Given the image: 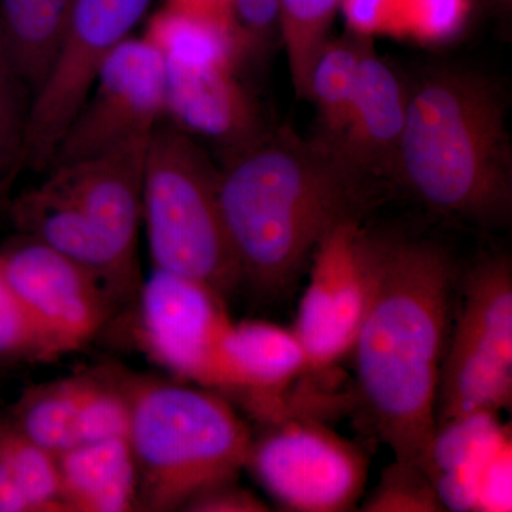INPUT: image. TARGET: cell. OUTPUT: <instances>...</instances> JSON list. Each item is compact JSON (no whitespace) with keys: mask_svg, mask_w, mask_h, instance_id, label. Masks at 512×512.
Returning a JSON list of instances; mask_svg holds the SVG:
<instances>
[{"mask_svg":"<svg viewBox=\"0 0 512 512\" xmlns=\"http://www.w3.org/2000/svg\"><path fill=\"white\" fill-rule=\"evenodd\" d=\"M225 158L218 175L222 220L241 281L264 295L295 284L323 238L345 222L365 220L389 185L335 143L289 128H269Z\"/></svg>","mask_w":512,"mask_h":512,"instance_id":"cell-1","label":"cell"},{"mask_svg":"<svg viewBox=\"0 0 512 512\" xmlns=\"http://www.w3.org/2000/svg\"><path fill=\"white\" fill-rule=\"evenodd\" d=\"M372 291L350 353L357 392L394 460L426 467L458 271L431 239L367 229Z\"/></svg>","mask_w":512,"mask_h":512,"instance_id":"cell-2","label":"cell"},{"mask_svg":"<svg viewBox=\"0 0 512 512\" xmlns=\"http://www.w3.org/2000/svg\"><path fill=\"white\" fill-rule=\"evenodd\" d=\"M409 86L392 180L447 220L481 229L512 218V141L503 86L460 66L427 69Z\"/></svg>","mask_w":512,"mask_h":512,"instance_id":"cell-3","label":"cell"},{"mask_svg":"<svg viewBox=\"0 0 512 512\" xmlns=\"http://www.w3.org/2000/svg\"><path fill=\"white\" fill-rule=\"evenodd\" d=\"M128 403L127 440L147 510L184 508L201 491L235 480L247 464L251 433L218 394L154 383L138 387Z\"/></svg>","mask_w":512,"mask_h":512,"instance_id":"cell-4","label":"cell"},{"mask_svg":"<svg viewBox=\"0 0 512 512\" xmlns=\"http://www.w3.org/2000/svg\"><path fill=\"white\" fill-rule=\"evenodd\" d=\"M218 175L190 134L158 121L148 141L141 207L154 269L224 298L241 272L222 220Z\"/></svg>","mask_w":512,"mask_h":512,"instance_id":"cell-5","label":"cell"},{"mask_svg":"<svg viewBox=\"0 0 512 512\" xmlns=\"http://www.w3.org/2000/svg\"><path fill=\"white\" fill-rule=\"evenodd\" d=\"M451 339L441 360L436 426L512 404V262L485 255L464 275Z\"/></svg>","mask_w":512,"mask_h":512,"instance_id":"cell-6","label":"cell"},{"mask_svg":"<svg viewBox=\"0 0 512 512\" xmlns=\"http://www.w3.org/2000/svg\"><path fill=\"white\" fill-rule=\"evenodd\" d=\"M151 0H74L45 82L30 103L23 170L47 171L101 64L146 15Z\"/></svg>","mask_w":512,"mask_h":512,"instance_id":"cell-7","label":"cell"},{"mask_svg":"<svg viewBox=\"0 0 512 512\" xmlns=\"http://www.w3.org/2000/svg\"><path fill=\"white\" fill-rule=\"evenodd\" d=\"M276 503L289 511H352L365 491L363 451L315 420L276 416L252 439L247 464Z\"/></svg>","mask_w":512,"mask_h":512,"instance_id":"cell-8","label":"cell"},{"mask_svg":"<svg viewBox=\"0 0 512 512\" xmlns=\"http://www.w3.org/2000/svg\"><path fill=\"white\" fill-rule=\"evenodd\" d=\"M164 103L163 53L146 37H127L101 64L92 92L67 128L49 170L151 134L164 119Z\"/></svg>","mask_w":512,"mask_h":512,"instance_id":"cell-9","label":"cell"},{"mask_svg":"<svg viewBox=\"0 0 512 512\" xmlns=\"http://www.w3.org/2000/svg\"><path fill=\"white\" fill-rule=\"evenodd\" d=\"M362 222L333 229L312 256L311 278L293 326L309 370L328 369L349 355L365 318L372 268Z\"/></svg>","mask_w":512,"mask_h":512,"instance_id":"cell-10","label":"cell"},{"mask_svg":"<svg viewBox=\"0 0 512 512\" xmlns=\"http://www.w3.org/2000/svg\"><path fill=\"white\" fill-rule=\"evenodd\" d=\"M220 295L154 269L141 291V332L154 359L175 375L222 389V340L231 325Z\"/></svg>","mask_w":512,"mask_h":512,"instance_id":"cell-11","label":"cell"},{"mask_svg":"<svg viewBox=\"0 0 512 512\" xmlns=\"http://www.w3.org/2000/svg\"><path fill=\"white\" fill-rule=\"evenodd\" d=\"M0 275L57 353L93 338L109 315L111 296L103 285L37 239L0 256Z\"/></svg>","mask_w":512,"mask_h":512,"instance_id":"cell-12","label":"cell"},{"mask_svg":"<svg viewBox=\"0 0 512 512\" xmlns=\"http://www.w3.org/2000/svg\"><path fill=\"white\" fill-rule=\"evenodd\" d=\"M426 468L446 511L512 510L511 429L497 413L437 424Z\"/></svg>","mask_w":512,"mask_h":512,"instance_id":"cell-13","label":"cell"},{"mask_svg":"<svg viewBox=\"0 0 512 512\" xmlns=\"http://www.w3.org/2000/svg\"><path fill=\"white\" fill-rule=\"evenodd\" d=\"M150 136L130 138L97 156L50 168L49 177L40 185L57 200L82 212L109 239L117 254L133 266Z\"/></svg>","mask_w":512,"mask_h":512,"instance_id":"cell-14","label":"cell"},{"mask_svg":"<svg viewBox=\"0 0 512 512\" xmlns=\"http://www.w3.org/2000/svg\"><path fill=\"white\" fill-rule=\"evenodd\" d=\"M235 70L165 59L164 117L185 133L214 141L225 157L251 146L269 130Z\"/></svg>","mask_w":512,"mask_h":512,"instance_id":"cell-15","label":"cell"},{"mask_svg":"<svg viewBox=\"0 0 512 512\" xmlns=\"http://www.w3.org/2000/svg\"><path fill=\"white\" fill-rule=\"evenodd\" d=\"M409 86L370 43L360 60L352 106L336 146L367 173L392 180L407 116Z\"/></svg>","mask_w":512,"mask_h":512,"instance_id":"cell-16","label":"cell"},{"mask_svg":"<svg viewBox=\"0 0 512 512\" xmlns=\"http://www.w3.org/2000/svg\"><path fill=\"white\" fill-rule=\"evenodd\" d=\"M15 218L33 239L86 269L110 296H117L133 285L136 266L127 264L82 212L57 200L42 187L16 202Z\"/></svg>","mask_w":512,"mask_h":512,"instance_id":"cell-17","label":"cell"},{"mask_svg":"<svg viewBox=\"0 0 512 512\" xmlns=\"http://www.w3.org/2000/svg\"><path fill=\"white\" fill-rule=\"evenodd\" d=\"M309 370L295 330L262 322H231L222 340V389L274 400Z\"/></svg>","mask_w":512,"mask_h":512,"instance_id":"cell-18","label":"cell"},{"mask_svg":"<svg viewBox=\"0 0 512 512\" xmlns=\"http://www.w3.org/2000/svg\"><path fill=\"white\" fill-rule=\"evenodd\" d=\"M63 510L123 512L137 498V467L127 439L79 444L56 457Z\"/></svg>","mask_w":512,"mask_h":512,"instance_id":"cell-19","label":"cell"},{"mask_svg":"<svg viewBox=\"0 0 512 512\" xmlns=\"http://www.w3.org/2000/svg\"><path fill=\"white\" fill-rule=\"evenodd\" d=\"M74 0H0V35L35 96L62 43Z\"/></svg>","mask_w":512,"mask_h":512,"instance_id":"cell-20","label":"cell"},{"mask_svg":"<svg viewBox=\"0 0 512 512\" xmlns=\"http://www.w3.org/2000/svg\"><path fill=\"white\" fill-rule=\"evenodd\" d=\"M370 43V37L353 32L338 39L330 37L313 64L306 99L315 106L319 124L316 134L330 143H338L345 130L360 60Z\"/></svg>","mask_w":512,"mask_h":512,"instance_id":"cell-21","label":"cell"},{"mask_svg":"<svg viewBox=\"0 0 512 512\" xmlns=\"http://www.w3.org/2000/svg\"><path fill=\"white\" fill-rule=\"evenodd\" d=\"M146 39L165 59L197 64H222L237 69L242 60L237 33L228 26L185 15L167 5L148 23Z\"/></svg>","mask_w":512,"mask_h":512,"instance_id":"cell-22","label":"cell"},{"mask_svg":"<svg viewBox=\"0 0 512 512\" xmlns=\"http://www.w3.org/2000/svg\"><path fill=\"white\" fill-rule=\"evenodd\" d=\"M340 0H278L279 35L284 42L296 96L306 99L309 74L330 39Z\"/></svg>","mask_w":512,"mask_h":512,"instance_id":"cell-23","label":"cell"},{"mask_svg":"<svg viewBox=\"0 0 512 512\" xmlns=\"http://www.w3.org/2000/svg\"><path fill=\"white\" fill-rule=\"evenodd\" d=\"M16 429L55 457L79 446V380L33 394L23 406Z\"/></svg>","mask_w":512,"mask_h":512,"instance_id":"cell-24","label":"cell"},{"mask_svg":"<svg viewBox=\"0 0 512 512\" xmlns=\"http://www.w3.org/2000/svg\"><path fill=\"white\" fill-rule=\"evenodd\" d=\"M0 470L18 485L33 511L63 510L56 457L18 429H0Z\"/></svg>","mask_w":512,"mask_h":512,"instance_id":"cell-25","label":"cell"},{"mask_svg":"<svg viewBox=\"0 0 512 512\" xmlns=\"http://www.w3.org/2000/svg\"><path fill=\"white\" fill-rule=\"evenodd\" d=\"M32 93L10 59L0 35V200L23 170V148Z\"/></svg>","mask_w":512,"mask_h":512,"instance_id":"cell-26","label":"cell"},{"mask_svg":"<svg viewBox=\"0 0 512 512\" xmlns=\"http://www.w3.org/2000/svg\"><path fill=\"white\" fill-rule=\"evenodd\" d=\"M370 512H437L444 510L429 471L419 463L394 460L362 504Z\"/></svg>","mask_w":512,"mask_h":512,"instance_id":"cell-27","label":"cell"},{"mask_svg":"<svg viewBox=\"0 0 512 512\" xmlns=\"http://www.w3.org/2000/svg\"><path fill=\"white\" fill-rule=\"evenodd\" d=\"M130 403L120 394L79 380L80 444L127 439Z\"/></svg>","mask_w":512,"mask_h":512,"instance_id":"cell-28","label":"cell"},{"mask_svg":"<svg viewBox=\"0 0 512 512\" xmlns=\"http://www.w3.org/2000/svg\"><path fill=\"white\" fill-rule=\"evenodd\" d=\"M470 0H402L396 35L443 42L460 32Z\"/></svg>","mask_w":512,"mask_h":512,"instance_id":"cell-29","label":"cell"},{"mask_svg":"<svg viewBox=\"0 0 512 512\" xmlns=\"http://www.w3.org/2000/svg\"><path fill=\"white\" fill-rule=\"evenodd\" d=\"M0 355H59L0 275Z\"/></svg>","mask_w":512,"mask_h":512,"instance_id":"cell-30","label":"cell"},{"mask_svg":"<svg viewBox=\"0 0 512 512\" xmlns=\"http://www.w3.org/2000/svg\"><path fill=\"white\" fill-rule=\"evenodd\" d=\"M242 57L265 55L279 33L278 0H232Z\"/></svg>","mask_w":512,"mask_h":512,"instance_id":"cell-31","label":"cell"},{"mask_svg":"<svg viewBox=\"0 0 512 512\" xmlns=\"http://www.w3.org/2000/svg\"><path fill=\"white\" fill-rule=\"evenodd\" d=\"M402 0H340L350 32L372 37L376 33H396Z\"/></svg>","mask_w":512,"mask_h":512,"instance_id":"cell-32","label":"cell"},{"mask_svg":"<svg viewBox=\"0 0 512 512\" xmlns=\"http://www.w3.org/2000/svg\"><path fill=\"white\" fill-rule=\"evenodd\" d=\"M184 510L198 512H265L268 505L245 488L225 481L192 497Z\"/></svg>","mask_w":512,"mask_h":512,"instance_id":"cell-33","label":"cell"},{"mask_svg":"<svg viewBox=\"0 0 512 512\" xmlns=\"http://www.w3.org/2000/svg\"><path fill=\"white\" fill-rule=\"evenodd\" d=\"M167 6L178 10V12H183L185 15L228 26L237 33L234 13H232V0H168Z\"/></svg>","mask_w":512,"mask_h":512,"instance_id":"cell-34","label":"cell"},{"mask_svg":"<svg viewBox=\"0 0 512 512\" xmlns=\"http://www.w3.org/2000/svg\"><path fill=\"white\" fill-rule=\"evenodd\" d=\"M26 511H33L29 501L8 474L0 470V512Z\"/></svg>","mask_w":512,"mask_h":512,"instance_id":"cell-35","label":"cell"}]
</instances>
